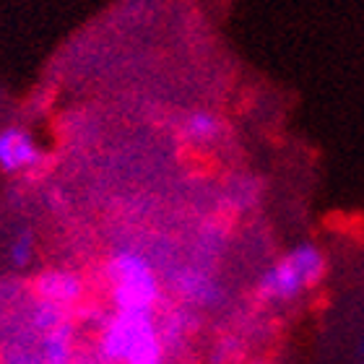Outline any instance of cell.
<instances>
[{"label": "cell", "instance_id": "obj_1", "mask_svg": "<svg viewBox=\"0 0 364 364\" xmlns=\"http://www.w3.org/2000/svg\"><path fill=\"white\" fill-rule=\"evenodd\" d=\"M326 276V255L318 245L302 242L284 252L258 281V294L268 302H291Z\"/></svg>", "mask_w": 364, "mask_h": 364}, {"label": "cell", "instance_id": "obj_2", "mask_svg": "<svg viewBox=\"0 0 364 364\" xmlns=\"http://www.w3.org/2000/svg\"><path fill=\"white\" fill-rule=\"evenodd\" d=\"M107 281L112 289V299L117 310L128 312H154L161 299L159 279L154 266L133 250H122L107 263Z\"/></svg>", "mask_w": 364, "mask_h": 364}, {"label": "cell", "instance_id": "obj_3", "mask_svg": "<svg viewBox=\"0 0 364 364\" xmlns=\"http://www.w3.org/2000/svg\"><path fill=\"white\" fill-rule=\"evenodd\" d=\"M42 161V149L23 128H3L0 130V169L6 175L34 169Z\"/></svg>", "mask_w": 364, "mask_h": 364}, {"label": "cell", "instance_id": "obj_4", "mask_svg": "<svg viewBox=\"0 0 364 364\" xmlns=\"http://www.w3.org/2000/svg\"><path fill=\"white\" fill-rule=\"evenodd\" d=\"M84 291V284H81V276H76L73 271H63V268H50V271H42L34 279V294L45 302L55 304H70L76 302Z\"/></svg>", "mask_w": 364, "mask_h": 364}, {"label": "cell", "instance_id": "obj_5", "mask_svg": "<svg viewBox=\"0 0 364 364\" xmlns=\"http://www.w3.org/2000/svg\"><path fill=\"white\" fill-rule=\"evenodd\" d=\"M175 289L182 296H188L190 302H198V304H216L221 299L219 287L198 271H180L177 273Z\"/></svg>", "mask_w": 364, "mask_h": 364}, {"label": "cell", "instance_id": "obj_6", "mask_svg": "<svg viewBox=\"0 0 364 364\" xmlns=\"http://www.w3.org/2000/svg\"><path fill=\"white\" fill-rule=\"evenodd\" d=\"M182 133H185V138L193 141V144H213V141L221 136V122L213 112L198 109V112H190L188 117H185Z\"/></svg>", "mask_w": 364, "mask_h": 364}, {"label": "cell", "instance_id": "obj_7", "mask_svg": "<svg viewBox=\"0 0 364 364\" xmlns=\"http://www.w3.org/2000/svg\"><path fill=\"white\" fill-rule=\"evenodd\" d=\"M73 349V328L68 323L53 328L42 336V357L45 364H68Z\"/></svg>", "mask_w": 364, "mask_h": 364}, {"label": "cell", "instance_id": "obj_8", "mask_svg": "<svg viewBox=\"0 0 364 364\" xmlns=\"http://www.w3.org/2000/svg\"><path fill=\"white\" fill-rule=\"evenodd\" d=\"M34 326L47 333V331H53V328L63 326L65 323V312H63V304H55V302H45V299H39L37 307H34Z\"/></svg>", "mask_w": 364, "mask_h": 364}, {"label": "cell", "instance_id": "obj_9", "mask_svg": "<svg viewBox=\"0 0 364 364\" xmlns=\"http://www.w3.org/2000/svg\"><path fill=\"white\" fill-rule=\"evenodd\" d=\"M31 255H34V237L29 229H23L11 242V263L16 268H26L31 263Z\"/></svg>", "mask_w": 364, "mask_h": 364}, {"label": "cell", "instance_id": "obj_10", "mask_svg": "<svg viewBox=\"0 0 364 364\" xmlns=\"http://www.w3.org/2000/svg\"><path fill=\"white\" fill-rule=\"evenodd\" d=\"M252 364H263V362H252Z\"/></svg>", "mask_w": 364, "mask_h": 364}]
</instances>
